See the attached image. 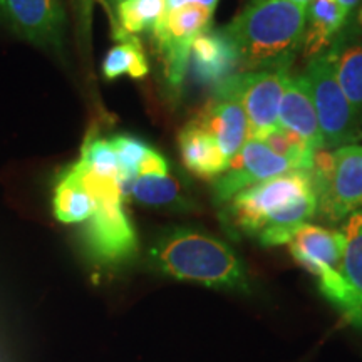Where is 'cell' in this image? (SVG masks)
I'll return each mask as SVG.
<instances>
[{
    "mask_svg": "<svg viewBox=\"0 0 362 362\" xmlns=\"http://www.w3.org/2000/svg\"><path fill=\"white\" fill-rule=\"evenodd\" d=\"M110 2H111L112 6H115V7H117V6H119L121 2H124V0H110Z\"/></svg>",
    "mask_w": 362,
    "mask_h": 362,
    "instance_id": "obj_28",
    "label": "cell"
},
{
    "mask_svg": "<svg viewBox=\"0 0 362 362\" xmlns=\"http://www.w3.org/2000/svg\"><path fill=\"white\" fill-rule=\"evenodd\" d=\"M180 155L189 173L205 180H215L228 168L230 161L220 144L197 121H189L178 134Z\"/></svg>",
    "mask_w": 362,
    "mask_h": 362,
    "instance_id": "obj_15",
    "label": "cell"
},
{
    "mask_svg": "<svg viewBox=\"0 0 362 362\" xmlns=\"http://www.w3.org/2000/svg\"><path fill=\"white\" fill-rule=\"evenodd\" d=\"M296 170L293 163L272 151L264 141L247 139L228 168L214 180V198L218 205H226L242 189Z\"/></svg>",
    "mask_w": 362,
    "mask_h": 362,
    "instance_id": "obj_10",
    "label": "cell"
},
{
    "mask_svg": "<svg viewBox=\"0 0 362 362\" xmlns=\"http://www.w3.org/2000/svg\"><path fill=\"white\" fill-rule=\"evenodd\" d=\"M287 245L292 259L314 275L322 296L344 315L349 304V293L341 274L346 247L344 233L305 223Z\"/></svg>",
    "mask_w": 362,
    "mask_h": 362,
    "instance_id": "obj_6",
    "label": "cell"
},
{
    "mask_svg": "<svg viewBox=\"0 0 362 362\" xmlns=\"http://www.w3.org/2000/svg\"><path fill=\"white\" fill-rule=\"evenodd\" d=\"M148 267L176 280L250 293L245 265L237 253L221 240L187 226L163 230L153 240Z\"/></svg>",
    "mask_w": 362,
    "mask_h": 362,
    "instance_id": "obj_3",
    "label": "cell"
},
{
    "mask_svg": "<svg viewBox=\"0 0 362 362\" xmlns=\"http://www.w3.org/2000/svg\"><path fill=\"white\" fill-rule=\"evenodd\" d=\"M81 168L99 178H116L119 173L117 156L112 148L111 139L89 138L84 143L81 158L78 160Z\"/></svg>",
    "mask_w": 362,
    "mask_h": 362,
    "instance_id": "obj_24",
    "label": "cell"
},
{
    "mask_svg": "<svg viewBox=\"0 0 362 362\" xmlns=\"http://www.w3.org/2000/svg\"><path fill=\"white\" fill-rule=\"evenodd\" d=\"M211 16L214 8L202 4H185L168 8L151 33L158 52L165 62L166 79L173 88H178L183 83L193 40L208 29Z\"/></svg>",
    "mask_w": 362,
    "mask_h": 362,
    "instance_id": "obj_9",
    "label": "cell"
},
{
    "mask_svg": "<svg viewBox=\"0 0 362 362\" xmlns=\"http://www.w3.org/2000/svg\"><path fill=\"white\" fill-rule=\"evenodd\" d=\"M305 79L309 83L324 146L336 149L356 139V110L339 84L330 54L312 57Z\"/></svg>",
    "mask_w": 362,
    "mask_h": 362,
    "instance_id": "obj_8",
    "label": "cell"
},
{
    "mask_svg": "<svg viewBox=\"0 0 362 362\" xmlns=\"http://www.w3.org/2000/svg\"><path fill=\"white\" fill-rule=\"evenodd\" d=\"M347 11L336 0H312L307 6L304 47L307 57H317L344 25Z\"/></svg>",
    "mask_w": 362,
    "mask_h": 362,
    "instance_id": "obj_18",
    "label": "cell"
},
{
    "mask_svg": "<svg viewBox=\"0 0 362 362\" xmlns=\"http://www.w3.org/2000/svg\"><path fill=\"white\" fill-rule=\"evenodd\" d=\"M336 2L339 4V6H341L344 11H347V12H351V8L356 6L357 4V0H336Z\"/></svg>",
    "mask_w": 362,
    "mask_h": 362,
    "instance_id": "obj_26",
    "label": "cell"
},
{
    "mask_svg": "<svg viewBox=\"0 0 362 362\" xmlns=\"http://www.w3.org/2000/svg\"><path fill=\"white\" fill-rule=\"evenodd\" d=\"M361 22H362V12H361Z\"/></svg>",
    "mask_w": 362,
    "mask_h": 362,
    "instance_id": "obj_29",
    "label": "cell"
},
{
    "mask_svg": "<svg viewBox=\"0 0 362 362\" xmlns=\"http://www.w3.org/2000/svg\"><path fill=\"white\" fill-rule=\"evenodd\" d=\"M279 119L280 126L300 136L314 151H320L325 148L305 76L288 74L282 101H280Z\"/></svg>",
    "mask_w": 362,
    "mask_h": 362,
    "instance_id": "obj_14",
    "label": "cell"
},
{
    "mask_svg": "<svg viewBox=\"0 0 362 362\" xmlns=\"http://www.w3.org/2000/svg\"><path fill=\"white\" fill-rule=\"evenodd\" d=\"M337 81L352 107H362V45H351L344 51L329 52Z\"/></svg>",
    "mask_w": 362,
    "mask_h": 362,
    "instance_id": "obj_22",
    "label": "cell"
},
{
    "mask_svg": "<svg viewBox=\"0 0 362 362\" xmlns=\"http://www.w3.org/2000/svg\"><path fill=\"white\" fill-rule=\"evenodd\" d=\"M272 151L277 153L279 156L285 158L293 165L297 170H310L314 163L315 153L309 144H307L300 136H297L292 131H288L284 126H279L277 129L272 131L269 136L262 139Z\"/></svg>",
    "mask_w": 362,
    "mask_h": 362,
    "instance_id": "obj_23",
    "label": "cell"
},
{
    "mask_svg": "<svg viewBox=\"0 0 362 362\" xmlns=\"http://www.w3.org/2000/svg\"><path fill=\"white\" fill-rule=\"evenodd\" d=\"M198 124L218 141L226 160L232 161L248 139L247 112L232 96H218L206 104L197 117Z\"/></svg>",
    "mask_w": 362,
    "mask_h": 362,
    "instance_id": "obj_13",
    "label": "cell"
},
{
    "mask_svg": "<svg viewBox=\"0 0 362 362\" xmlns=\"http://www.w3.org/2000/svg\"><path fill=\"white\" fill-rule=\"evenodd\" d=\"M149 72V66L144 56L143 45L136 35H124L119 44L107 52L103 62V74L106 79H116L119 76H129L141 79Z\"/></svg>",
    "mask_w": 362,
    "mask_h": 362,
    "instance_id": "obj_20",
    "label": "cell"
},
{
    "mask_svg": "<svg viewBox=\"0 0 362 362\" xmlns=\"http://www.w3.org/2000/svg\"><path fill=\"white\" fill-rule=\"evenodd\" d=\"M0 22L29 42L59 49L66 13L61 0H0Z\"/></svg>",
    "mask_w": 362,
    "mask_h": 362,
    "instance_id": "obj_11",
    "label": "cell"
},
{
    "mask_svg": "<svg viewBox=\"0 0 362 362\" xmlns=\"http://www.w3.org/2000/svg\"><path fill=\"white\" fill-rule=\"evenodd\" d=\"M168 11V0H124L116 7L119 30L117 39L124 35L153 33Z\"/></svg>",
    "mask_w": 362,
    "mask_h": 362,
    "instance_id": "obj_19",
    "label": "cell"
},
{
    "mask_svg": "<svg viewBox=\"0 0 362 362\" xmlns=\"http://www.w3.org/2000/svg\"><path fill=\"white\" fill-rule=\"evenodd\" d=\"M129 198L146 206H176L183 203L178 181L168 171L139 175L134 180Z\"/></svg>",
    "mask_w": 362,
    "mask_h": 362,
    "instance_id": "obj_21",
    "label": "cell"
},
{
    "mask_svg": "<svg viewBox=\"0 0 362 362\" xmlns=\"http://www.w3.org/2000/svg\"><path fill=\"white\" fill-rule=\"evenodd\" d=\"M342 233L346 247L341 274L349 293V304L342 317L347 324L362 330V210L349 216Z\"/></svg>",
    "mask_w": 362,
    "mask_h": 362,
    "instance_id": "obj_16",
    "label": "cell"
},
{
    "mask_svg": "<svg viewBox=\"0 0 362 362\" xmlns=\"http://www.w3.org/2000/svg\"><path fill=\"white\" fill-rule=\"evenodd\" d=\"M291 2H296V4H300V6H309L312 0H291Z\"/></svg>",
    "mask_w": 362,
    "mask_h": 362,
    "instance_id": "obj_27",
    "label": "cell"
},
{
    "mask_svg": "<svg viewBox=\"0 0 362 362\" xmlns=\"http://www.w3.org/2000/svg\"><path fill=\"white\" fill-rule=\"evenodd\" d=\"M54 216L62 223H84L96 208L93 194L86 188L76 165L67 166L59 176L52 198Z\"/></svg>",
    "mask_w": 362,
    "mask_h": 362,
    "instance_id": "obj_17",
    "label": "cell"
},
{
    "mask_svg": "<svg viewBox=\"0 0 362 362\" xmlns=\"http://www.w3.org/2000/svg\"><path fill=\"white\" fill-rule=\"evenodd\" d=\"M185 4H202V6L210 7V8H214V11H215L218 0H168V8L185 6Z\"/></svg>",
    "mask_w": 362,
    "mask_h": 362,
    "instance_id": "obj_25",
    "label": "cell"
},
{
    "mask_svg": "<svg viewBox=\"0 0 362 362\" xmlns=\"http://www.w3.org/2000/svg\"><path fill=\"white\" fill-rule=\"evenodd\" d=\"M307 7L291 0H252L225 27L240 71H288L305 37Z\"/></svg>",
    "mask_w": 362,
    "mask_h": 362,
    "instance_id": "obj_2",
    "label": "cell"
},
{
    "mask_svg": "<svg viewBox=\"0 0 362 362\" xmlns=\"http://www.w3.org/2000/svg\"><path fill=\"white\" fill-rule=\"evenodd\" d=\"M86 188L93 194L96 208L84 221L83 238L89 255L98 264L116 267L133 259L138 252V237L124 210V197L116 178H99L74 163Z\"/></svg>",
    "mask_w": 362,
    "mask_h": 362,
    "instance_id": "obj_4",
    "label": "cell"
},
{
    "mask_svg": "<svg viewBox=\"0 0 362 362\" xmlns=\"http://www.w3.org/2000/svg\"><path fill=\"white\" fill-rule=\"evenodd\" d=\"M310 176L320 218L334 223L362 210V146L320 149Z\"/></svg>",
    "mask_w": 362,
    "mask_h": 362,
    "instance_id": "obj_5",
    "label": "cell"
},
{
    "mask_svg": "<svg viewBox=\"0 0 362 362\" xmlns=\"http://www.w3.org/2000/svg\"><path fill=\"white\" fill-rule=\"evenodd\" d=\"M188 69L194 81L202 84L218 86L238 74V51L223 30H208L197 35L189 51Z\"/></svg>",
    "mask_w": 362,
    "mask_h": 362,
    "instance_id": "obj_12",
    "label": "cell"
},
{
    "mask_svg": "<svg viewBox=\"0 0 362 362\" xmlns=\"http://www.w3.org/2000/svg\"><path fill=\"white\" fill-rule=\"evenodd\" d=\"M288 71L238 72L215 88L218 96H232L247 112L248 139H264L280 126L279 110Z\"/></svg>",
    "mask_w": 362,
    "mask_h": 362,
    "instance_id": "obj_7",
    "label": "cell"
},
{
    "mask_svg": "<svg viewBox=\"0 0 362 362\" xmlns=\"http://www.w3.org/2000/svg\"><path fill=\"white\" fill-rule=\"evenodd\" d=\"M317 211L310 170H296L259 181L226 203V221L264 247L288 243Z\"/></svg>",
    "mask_w": 362,
    "mask_h": 362,
    "instance_id": "obj_1",
    "label": "cell"
}]
</instances>
